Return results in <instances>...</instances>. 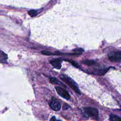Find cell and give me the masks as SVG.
<instances>
[{
    "instance_id": "cell-1",
    "label": "cell",
    "mask_w": 121,
    "mask_h": 121,
    "mask_svg": "<svg viewBox=\"0 0 121 121\" xmlns=\"http://www.w3.org/2000/svg\"><path fill=\"white\" fill-rule=\"evenodd\" d=\"M60 79H61L64 82L67 84L76 93L80 94L81 92L76 83L70 78L68 76L64 74H61L60 76Z\"/></svg>"
},
{
    "instance_id": "cell-2",
    "label": "cell",
    "mask_w": 121,
    "mask_h": 121,
    "mask_svg": "<svg viewBox=\"0 0 121 121\" xmlns=\"http://www.w3.org/2000/svg\"><path fill=\"white\" fill-rule=\"evenodd\" d=\"M109 59L112 62L121 61V51H112L108 55Z\"/></svg>"
},
{
    "instance_id": "cell-3",
    "label": "cell",
    "mask_w": 121,
    "mask_h": 121,
    "mask_svg": "<svg viewBox=\"0 0 121 121\" xmlns=\"http://www.w3.org/2000/svg\"><path fill=\"white\" fill-rule=\"evenodd\" d=\"M84 111L88 116L96 120L98 119V111L96 108L93 107H85Z\"/></svg>"
},
{
    "instance_id": "cell-4",
    "label": "cell",
    "mask_w": 121,
    "mask_h": 121,
    "mask_svg": "<svg viewBox=\"0 0 121 121\" xmlns=\"http://www.w3.org/2000/svg\"><path fill=\"white\" fill-rule=\"evenodd\" d=\"M49 104L50 108L55 111H58L60 109L61 104L55 97H52Z\"/></svg>"
},
{
    "instance_id": "cell-5",
    "label": "cell",
    "mask_w": 121,
    "mask_h": 121,
    "mask_svg": "<svg viewBox=\"0 0 121 121\" xmlns=\"http://www.w3.org/2000/svg\"><path fill=\"white\" fill-rule=\"evenodd\" d=\"M55 89L56 90L57 93L59 95H60V96H61L62 97L66 100H68L70 99V97L69 94L64 89H63L61 87L57 86L55 87Z\"/></svg>"
},
{
    "instance_id": "cell-6",
    "label": "cell",
    "mask_w": 121,
    "mask_h": 121,
    "mask_svg": "<svg viewBox=\"0 0 121 121\" xmlns=\"http://www.w3.org/2000/svg\"><path fill=\"white\" fill-rule=\"evenodd\" d=\"M61 60H62L61 59L58 58V59H56L54 60H50V62L54 68L59 69L61 68Z\"/></svg>"
},
{
    "instance_id": "cell-7",
    "label": "cell",
    "mask_w": 121,
    "mask_h": 121,
    "mask_svg": "<svg viewBox=\"0 0 121 121\" xmlns=\"http://www.w3.org/2000/svg\"><path fill=\"white\" fill-rule=\"evenodd\" d=\"M109 69V68L104 69H95L93 70L92 73L98 75H103L107 72Z\"/></svg>"
},
{
    "instance_id": "cell-8",
    "label": "cell",
    "mask_w": 121,
    "mask_h": 121,
    "mask_svg": "<svg viewBox=\"0 0 121 121\" xmlns=\"http://www.w3.org/2000/svg\"><path fill=\"white\" fill-rule=\"evenodd\" d=\"M50 82L53 84H56L58 85H60V86H62L63 87H66V86L62 83L58 79L54 78H51L50 79Z\"/></svg>"
},
{
    "instance_id": "cell-9",
    "label": "cell",
    "mask_w": 121,
    "mask_h": 121,
    "mask_svg": "<svg viewBox=\"0 0 121 121\" xmlns=\"http://www.w3.org/2000/svg\"><path fill=\"white\" fill-rule=\"evenodd\" d=\"M0 59L1 63H6L8 59V55L2 51H0Z\"/></svg>"
},
{
    "instance_id": "cell-10",
    "label": "cell",
    "mask_w": 121,
    "mask_h": 121,
    "mask_svg": "<svg viewBox=\"0 0 121 121\" xmlns=\"http://www.w3.org/2000/svg\"><path fill=\"white\" fill-rule=\"evenodd\" d=\"M82 62L84 64L87 66L93 65L96 63V62L95 60H85L83 61Z\"/></svg>"
},
{
    "instance_id": "cell-11",
    "label": "cell",
    "mask_w": 121,
    "mask_h": 121,
    "mask_svg": "<svg viewBox=\"0 0 121 121\" xmlns=\"http://www.w3.org/2000/svg\"><path fill=\"white\" fill-rule=\"evenodd\" d=\"M109 120L110 121H121V118L116 115L111 114L110 116Z\"/></svg>"
},
{
    "instance_id": "cell-12",
    "label": "cell",
    "mask_w": 121,
    "mask_h": 121,
    "mask_svg": "<svg viewBox=\"0 0 121 121\" xmlns=\"http://www.w3.org/2000/svg\"><path fill=\"white\" fill-rule=\"evenodd\" d=\"M28 13L29 14V15L31 17H35L37 14H38V12H37V11L35 10H34V9H32V10H29L28 12Z\"/></svg>"
},
{
    "instance_id": "cell-13",
    "label": "cell",
    "mask_w": 121,
    "mask_h": 121,
    "mask_svg": "<svg viewBox=\"0 0 121 121\" xmlns=\"http://www.w3.org/2000/svg\"><path fill=\"white\" fill-rule=\"evenodd\" d=\"M41 53L45 55H54V52L46 50H43L42 51Z\"/></svg>"
},
{
    "instance_id": "cell-14",
    "label": "cell",
    "mask_w": 121,
    "mask_h": 121,
    "mask_svg": "<svg viewBox=\"0 0 121 121\" xmlns=\"http://www.w3.org/2000/svg\"><path fill=\"white\" fill-rule=\"evenodd\" d=\"M66 61H69V62H70L71 64H72V65H73L74 67H76V68H79V65L75 61L72 60H66Z\"/></svg>"
},
{
    "instance_id": "cell-15",
    "label": "cell",
    "mask_w": 121,
    "mask_h": 121,
    "mask_svg": "<svg viewBox=\"0 0 121 121\" xmlns=\"http://www.w3.org/2000/svg\"><path fill=\"white\" fill-rule=\"evenodd\" d=\"M50 121H61L60 120H57L55 116H52L51 119H50Z\"/></svg>"
},
{
    "instance_id": "cell-16",
    "label": "cell",
    "mask_w": 121,
    "mask_h": 121,
    "mask_svg": "<svg viewBox=\"0 0 121 121\" xmlns=\"http://www.w3.org/2000/svg\"></svg>"
}]
</instances>
